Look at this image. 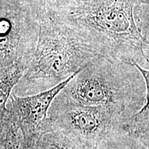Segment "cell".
<instances>
[{
	"mask_svg": "<svg viewBox=\"0 0 149 149\" xmlns=\"http://www.w3.org/2000/svg\"><path fill=\"white\" fill-rule=\"evenodd\" d=\"M140 144H141L147 149H149V130L144 133V135H141L138 139H137Z\"/></svg>",
	"mask_w": 149,
	"mask_h": 149,
	"instance_id": "obj_10",
	"label": "cell"
},
{
	"mask_svg": "<svg viewBox=\"0 0 149 149\" xmlns=\"http://www.w3.org/2000/svg\"><path fill=\"white\" fill-rule=\"evenodd\" d=\"M76 4H88V3H92L96 1H100V0H72Z\"/></svg>",
	"mask_w": 149,
	"mask_h": 149,
	"instance_id": "obj_11",
	"label": "cell"
},
{
	"mask_svg": "<svg viewBox=\"0 0 149 149\" xmlns=\"http://www.w3.org/2000/svg\"><path fill=\"white\" fill-rule=\"evenodd\" d=\"M124 65L99 56L74 74L59 93L70 101L109 107L125 117L133 87Z\"/></svg>",
	"mask_w": 149,
	"mask_h": 149,
	"instance_id": "obj_3",
	"label": "cell"
},
{
	"mask_svg": "<svg viewBox=\"0 0 149 149\" xmlns=\"http://www.w3.org/2000/svg\"><path fill=\"white\" fill-rule=\"evenodd\" d=\"M17 1V0H0V1Z\"/></svg>",
	"mask_w": 149,
	"mask_h": 149,
	"instance_id": "obj_13",
	"label": "cell"
},
{
	"mask_svg": "<svg viewBox=\"0 0 149 149\" xmlns=\"http://www.w3.org/2000/svg\"><path fill=\"white\" fill-rule=\"evenodd\" d=\"M72 76L53 88L36 94L17 96L11 93L5 117L19 128L25 149H34L37 139L45 133L52 102Z\"/></svg>",
	"mask_w": 149,
	"mask_h": 149,
	"instance_id": "obj_6",
	"label": "cell"
},
{
	"mask_svg": "<svg viewBox=\"0 0 149 149\" xmlns=\"http://www.w3.org/2000/svg\"><path fill=\"white\" fill-rule=\"evenodd\" d=\"M37 0L0 1V70L18 61L29 66L38 35Z\"/></svg>",
	"mask_w": 149,
	"mask_h": 149,
	"instance_id": "obj_5",
	"label": "cell"
},
{
	"mask_svg": "<svg viewBox=\"0 0 149 149\" xmlns=\"http://www.w3.org/2000/svg\"><path fill=\"white\" fill-rule=\"evenodd\" d=\"M3 73V71H1V70H0V78H1V76H2Z\"/></svg>",
	"mask_w": 149,
	"mask_h": 149,
	"instance_id": "obj_14",
	"label": "cell"
},
{
	"mask_svg": "<svg viewBox=\"0 0 149 149\" xmlns=\"http://www.w3.org/2000/svg\"><path fill=\"white\" fill-rule=\"evenodd\" d=\"M138 4H146L149 6V0H136Z\"/></svg>",
	"mask_w": 149,
	"mask_h": 149,
	"instance_id": "obj_12",
	"label": "cell"
},
{
	"mask_svg": "<svg viewBox=\"0 0 149 149\" xmlns=\"http://www.w3.org/2000/svg\"><path fill=\"white\" fill-rule=\"evenodd\" d=\"M38 35L26 70L12 92L27 96L53 88L102 56L61 15L58 6L37 0Z\"/></svg>",
	"mask_w": 149,
	"mask_h": 149,
	"instance_id": "obj_1",
	"label": "cell"
},
{
	"mask_svg": "<svg viewBox=\"0 0 149 149\" xmlns=\"http://www.w3.org/2000/svg\"><path fill=\"white\" fill-rule=\"evenodd\" d=\"M136 0H100L88 4L59 6L61 15L100 55L132 65L149 59V42L135 20Z\"/></svg>",
	"mask_w": 149,
	"mask_h": 149,
	"instance_id": "obj_2",
	"label": "cell"
},
{
	"mask_svg": "<svg viewBox=\"0 0 149 149\" xmlns=\"http://www.w3.org/2000/svg\"><path fill=\"white\" fill-rule=\"evenodd\" d=\"M26 68V64L18 61L8 66L0 78V122L5 117L11 93Z\"/></svg>",
	"mask_w": 149,
	"mask_h": 149,
	"instance_id": "obj_9",
	"label": "cell"
},
{
	"mask_svg": "<svg viewBox=\"0 0 149 149\" xmlns=\"http://www.w3.org/2000/svg\"><path fill=\"white\" fill-rule=\"evenodd\" d=\"M126 120L111 108L77 104L59 93L48 110L45 133L59 131L97 146L117 129H121Z\"/></svg>",
	"mask_w": 149,
	"mask_h": 149,
	"instance_id": "obj_4",
	"label": "cell"
},
{
	"mask_svg": "<svg viewBox=\"0 0 149 149\" xmlns=\"http://www.w3.org/2000/svg\"><path fill=\"white\" fill-rule=\"evenodd\" d=\"M134 66L142 75L146 85V100L142 108L135 114L130 116L121 126V130L128 137L135 139L149 130V70L140 65L134 64Z\"/></svg>",
	"mask_w": 149,
	"mask_h": 149,
	"instance_id": "obj_7",
	"label": "cell"
},
{
	"mask_svg": "<svg viewBox=\"0 0 149 149\" xmlns=\"http://www.w3.org/2000/svg\"><path fill=\"white\" fill-rule=\"evenodd\" d=\"M34 149H97V146L53 130L42 134L37 139Z\"/></svg>",
	"mask_w": 149,
	"mask_h": 149,
	"instance_id": "obj_8",
	"label": "cell"
}]
</instances>
